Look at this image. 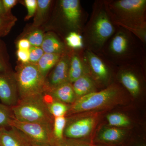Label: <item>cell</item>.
<instances>
[{
	"label": "cell",
	"instance_id": "cell-1",
	"mask_svg": "<svg viewBox=\"0 0 146 146\" xmlns=\"http://www.w3.org/2000/svg\"><path fill=\"white\" fill-rule=\"evenodd\" d=\"M118 68L125 65H146V45L133 33L116 26L114 34L98 53Z\"/></svg>",
	"mask_w": 146,
	"mask_h": 146
},
{
	"label": "cell",
	"instance_id": "cell-2",
	"mask_svg": "<svg viewBox=\"0 0 146 146\" xmlns=\"http://www.w3.org/2000/svg\"><path fill=\"white\" fill-rule=\"evenodd\" d=\"M112 23L131 32L146 45V0H104Z\"/></svg>",
	"mask_w": 146,
	"mask_h": 146
},
{
	"label": "cell",
	"instance_id": "cell-3",
	"mask_svg": "<svg viewBox=\"0 0 146 146\" xmlns=\"http://www.w3.org/2000/svg\"><path fill=\"white\" fill-rule=\"evenodd\" d=\"M116 29L108 13L104 0L95 1L90 18L81 34L84 48L99 53Z\"/></svg>",
	"mask_w": 146,
	"mask_h": 146
},
{
	"label": "cell",
	"instance_id": "cell-4",
	"mask_svg": "<svg viewBox=\"0 0 146 146\" xmlns=\"http://www.w3.org/2000/svg\"><path fill=\"white\" fill-rule=\"evenodd\" d=\"M13 119L23 122L53 124L51 115L44 94L19 100L17 104L11 107Z\"/></svg>",
	"mask_w": 146,
	"mask_h": 146
},
{
	"label": "cell",
	"instance_id": "cell-5",
	"mask_svg": "<svg viewBox=\"0 0 146 146\" xmlns=\"http://www.w3.org/2000/svg\"><path fill=\"white\" fill-rule=\"evenodd\" d=\"M19 100L42 95L45 92L46 79L36 64H23L14 75Z\"/></svg>",
	"mask_w": 146,
	"mask_h": 146
},
{
	"label": "cell",
	"instance_id": "cell-6",
	"mask_svg": "<svg viewBox=\"0 0 146 146\" xmlns=\"http://www.w3.org/2000/svg\"><path fill=\"white\" fill-rule=\"evenodd\" d=\"M119 84L112 83L101 91H96L77 99L70 106L68 113H78L96 110L109 106L122 93Z\"/></svg>",
	"mask_w": 146,
	"mask_h": 146
},
{
	"label": "cell",
	"instance_id": "cell-7",
	"mask_svg": "<svg viewBox=\"0 0 146 146\" xmlns=\"http://www.w3.org/2000/svg\"><path fill=\"white\" fill-rule=\"evenodd\" d=\"M81 54L86 74L98 85L109 86L117 67L112 65L100 54L83 48Z\"/></svg>",
	"mask_w": 146,
	"mask_h": 146
},
{
	"label": "cell",
	"instance_id": "cell-8",
	"mask_svg": "<svg viewBox=\"0 0 146 146\" xmlns=\"http://www.w3.org/2000/svg\"><path fill=\"white\" fill-rule=\"evenodd\" d=\"M9 127L17 129L23 133L31 146H53V124L23 122L11 120Z\"/></svg>",
	"mask_w": 146,
	"mask_h": 146
},
{
	"label": "cell",
	"instance_id": "cell-9",
	"mask_svg": "<svg viewBox=\"0 0 146 146\" xmlns=\"http://www.w3.org/2000/svg\"><path fill=\"white\" fill-rule=\"evenodd\" d=\"M61 20L69 33L82 34L88 14L82 8L79 0H61L59 1Z\"/></svg>",
	"mask_w": 146,
	"mask_h": 146
},
{
	"label": "cell",
	"instance_id": "cell-10",
	"mask_svg": "<svg viewBox=\"0 0 146 146\" xmlns=\"http://www.w3.org/2000/svg\"><path fill=\"white\" fill-rule=\"evenodd\" d=\"M145 65H131L117 68L116 77L118 81L133 96H138L142 90L141 71L145 70Z\"/></svg>",
	"mask_w": 146,
	"mask_h": 146
},
{
	"label": "cell",
	"instance_id": "cell-11",
	"mask_svg": "<svg viewBox=\"0 0 146 146\" xmlns=\"http://www.w3.org/2000/svg\"><path fill=\"white\" fill-rule=\"evenodd\" d=\"M72 50H69L62 56L48 77L46 79L45 92H48L60 84L68 82Z\"/></svg>",
	"mask_w": 146,
	"mask_h": 146
},
{
	"label": "cell",
	"instance_id": "cell-12",
	"mask_svg": "<svg viewBox=\"0 0 146 146\" xmlns=\"http://www.w3.org/2000/svg\"><path fill=\"white\" fill-rule=\"evenodd\" d=\"M96 119L93 117L67 119L64 132V138L83 139L90 134L95 125Z\"/></svg>",
	"mask_w": 146,
	"mask_h": 146
},
{
	"label": "cell",
	"instance_id": "cell-13",
	"mask_svg": "<svg viewBox=\"0 0 146 146\" xmlns=\"http://www.w3.org/2000/svg\"><path fill=\"white\" fill-rule=\"evenodd\" d=\"M19 100L15 76L0 73V101L9 107L16 105Z\"/></svg>",
	"mask_w": 146,
	"mask_h": 146
},
{
	"label": "cell",
	"instance_id": "cell-14",
	"mask_svg": "<svg viewBox=\"0 0 146 146\" xmlns=\"http://www.w3.org/2000/svg\"><path fill=\"white\" fill-rule=\"evenodd\" d=\"M125 135V131L123 129L113 127H105L100 131L95 141L105 146H113L121 143Z\"/></svg>",
	"mask_w": 146,
	"mask_h": 146
},
{
	"label": "cell",
	"instance_id": "cell-15",
	"mask_svg": "<svg viewBox=\"0 0 146 146\" xmlns=\"http://www.w3.org/2000/svg\"><path fill=\"white\" fill-rule=\"evenodd\" d=\"M0 129V146H31L20 131L10 127Z\"/></svg>",
	"mask_w": 146,
	"mask_h": 146
},
{
	"label": "cell",
	"instance_id": "cell-16",
	"mask_svg": "<svg viewBox=\"0 0 146 146\" xmlns=\"http://www.w3.org/2000/svg\"><path fill=\"white\" fill-rule=\"evenodd\" d=\"M44 94H47L53 99L66 104H72L76 100L72 84L69 82L60 84Z\"/></svg>",
	"mask_w": 146,
	"mask_h": 146
},
{
	"label": "cell",
	"instance_id": "cell-17",
	"mask_svg": "<svg viewBox=\"0 0 146 146\" xmlns=\"http://www.w3.org/2000/svg\"><path fill=\"white\" fill-rule=\"evenodd\" d=\"M85 74H86V70L82 57L81 50H72L68 81L72 84Z\"/></svg>",
	"mask_w": 146,
	"mask_h": 146
},
{
	"label": "cell",
	"instance_id": "cell-18",
	"mask_svg": "<svg viewBox=\"0 0 146 146\" xmlns=\"http://www.w3.org/2000/svg\"><path fill=\"white\" fill-rule=\"evenodd\" d=\"M77 99L97 91V86L91 77L85 74L72 83Z\"/></svg>",
	"mask_w": 146,
	"mask_h": 146
},
{
	"label": "cell",
	"instance_id": "cell-19",
	"mask_svg": "<svg viewBox=\"0 0 146 146\" xmlns=\"http://www.w3.org/2000/svg\"><path fill=\"white\" fill-rule=\"evenodd\" d=\"M41 48L44 53L63 54L68 51L65 44L52 33L44 35Z\"/></svg>",
	"mask_w": 146,
	"mask_h": 146
},
{
	"label": "cell",
	"instance_id": "cell-20",
	"mask_svg": "<svg viewBox=\"0 0 146 146\" xmlns=\"http://www.w3.org/2000/svg\"><path fill=\"white\" fill-rule=\"evenodd\" d=\"M63 54L44 53L42 56L36 64L39 72L45 79L50 70L54 67Z\"/></svg>",
	"mask_w": 146,
	"mask_h": 146
},
{
	"label": "cell",
	"instance_id": "cell-21",
	"mask_svg": "<svg viewBox=\"0 0 146 146\" xmlns=\"http://www.w3.org/2000/svg\"><path fill=\"white\" fill-rule=\"evenodd\" d=\"M44 98L49 111L54 118L65 116V114L68 113L70 106H68L67 104L52 98V100H49L46 98L44 96Z\"/></svg>",
	"mask_w": 146,
	"mask_h": 146
},
{
	"label": "cell",
	"instance_id": "cell-22",
	"mask_svg": "<svg viewBox=\"0 0 146 146\" xmlns=\"http://www.w3.org/2000/svg\"><path fill=\"white\" fill-rule=\"evenodd\" d=\"M66 122L67 118L65 116L54 118L52 134L54 141V145L64 139V132Z\"/></svg>",
	"mask_w": 146,
	"mask_h": 146
},
{
	"label": "cell",
	"instance_id": "cell-23",
	"mask_svg": "<svg viewBox=\"0 0 146 146\" xmlns=\"http://www.w3.org/2000/svg\"><path fill=\"white\" fill-rule=\"evenodd\" d=\"M51 3L50 0H37V7L34 19V26H38L42 23L43 19L48 10Z\"/></svg>",
	"mask_w": 146,
	"mask_h": 146
},
{
	"label": "cell",
	"instance_id": "cell-24",
	"mask_svg": "<svg viewBox=\"0 0 146 146\" xmlns=\"http://www.w3.org/2000/svg\"><path fill=\"white\" fill-rule=\"evenodd\" d=\"M65 39L66 46L71 50H78L84 48L83 38L80 33L72 32L65 36Z\"/></svg>",
	"mask_w": 146,
	"mask_h": 146
},
{
	"label": "cell",
	"instance_id": "cell-25",
	"mask_svg": "<svg viewBox=\"0 0 146 146\" xmlns=\"http://www.w3.org/2000/svg\"><path fill=\"white\" fill-rule=\"evenodd\" d=\"M106 118L109 125L113 127H125L130 124L129 118L121 113H111L108 115Z\"/></svg>",
	"mask_w": 146,
	"mask_h": 146
},
{
	"label": "cell",
	"instance_id": "cell-26",
	"mask_svg": "<svg viewBox=\"0 0 146 146\" xmlns=\"http://www.w3.org/2000/svg\"><path fill=\"white\" fill-rule=\"evenodd\" d=\"M13 119L11 108L0 103V129L9 127L11 120Z\"/></svg>",
	"mask_w": 146,
	"mask_h": 146
},
{
	"label": "cell",
	"instance_id": "cell-27",
	"mask_svg": "<svg viewBox=\"0 0 146 146\" xmlns=\"http://www.w3.org/2000/svg\"><path fill=\"white\" fill-rule=\"evenodd\" d=\"M91 143L89 140L64 138L54 146H89Z\"/></svg>",
	"mask_w": 146,
	"mask_h": 146
},
{
	"label": "cell",
	"instance_id": "cell-28",
	"mask_svg": "<svg viewBox=\"0 0 146 146\" xmlns=\"http://www.w3.org/2000/svg\"><path fill=\"white\" fill-rule=\"evenodd\" d=\"M44 35L42 31L36 30L31 33L28 35L27 39L30 43L31 46L41 47Z\"/></svg>",
	"mask_w": 146,
	"mask_h": 146
},
{
	"label": "cell",
	"instance_id": "cell-29",
	"mask_svg": "<svg viewBox=\"0 0 146 146\" xmlns=\"http://www.w3.org/2000/svg\"><path fill=\"white\" fill-rule=\"evenodd\" d=\"M15 18H5L0 17V37L7 35L16 22Z\"/></svg>",
	"mask_w": 146,
	"mask_h": 146
},
{
	"label": "cell",
	"instance_id": "cell-30",
	"mask_svg": "<svg viewBox=\"0 0 146 146\" xmlns=\"http://www.w3.org/2000/svg\"><path fill=\"white\" fill-rule=\"evenodd\" d=\"M44 54L41 47L31 46L29 49V62L36 64Z\"/></svg>",
	"mask_w": 146,
	"mask_h": 146
},
{
	"label": "cell",
	"instance_id": "cell-31",
	"mask_svg": "<svg viewBox=\"0 0 146 146\" xmlns=\"http://www.w3.org/2000/svg\"><path fill=\"white\" fill-rule=\"evenodd\" d=\"M25 3L28 10V14L25 17L26 20H27L35 14L37 7V1L25 0Z\"/></svg>",
	"mask_w": 146,
	"mask_h": 146
},
{
	"label": "cell",
	"instance_id": "cell-32",
	"mask_svg": "<svg viewBox=\"0 0 146 146\" xmlns=\"http://www.w3.org/2000/svg\"><path fill=\"white\" fill-rule=\"evenodd\" d=\"M18 59L23 64L29 63V50H18L17 52Z\"/></svg>",
	"mask_w": 146,
	"mask_h": 146
},
{
	"label": "cell",
	"instance_id": "cell-33",
	"mask_svg": "<svg viewBox=\"0 0 146 146\" xmlns=\"http://www.w3.org/2000/svg\"><path fill=\"white\" fill-rule=\"evenodd\" d=\"M3 5L4 8L5 9L6 13L11 14V9L16 5L18 2V1L16 0H2Z\"/></svg>",
	"mask_w": 146,
	"mask_h": 146
},
{
	"label": "cell",
	"instance_id": "cell-34",
	"mask_svg": "<svg viewBox=\"0 0 146 146\" xmlns=\"http://www.w3.org/2000/svg\"><path fill=\"white\" fill-rule=\"evenodd\" d=\"M31 45L27 39H23L19 40L17 43L18 50H29Z\"/></svg>",
	"mask_w": 146,
	"mask_h": 146
},
{
	"label": "cell",
	"instance_id": "cell-35",
	"mask_svg": "<svg viewBox=\"0 0 146 146\" xmlns=\"http://www.w3.org/2000/svg\"><path fill=\"white\" fill-rule=\"evenodd\" d=\"M0 17L5 18H14L11 14H9L6 13L4 8L2 0H0Z\"/></svg>",
	"mask_w": 146,
	"mask_h": 146
},
{
	"label": "cell",
	"instance_id": "cell-36",
	"mask_svg": "<svg viewBox=\"0 0 146 146\" xmlns=\"http://www.w3.org/2000/svg\"><path fill=\"white\" fill-rule=\"evenodd\" d=\"M6 72V67L3 60L0 56V73Z\"/></svg>",
	"mask_w": 146,
	"mask_h": 146
},
{
	"label": "cell",
	"instance_id": "cell-37",
	"mask_svg": "<svg viewBox=\"0 0 146 146\" xmlns=\"http://www.w3.org/2000/svg\"><path fill=\"white\" fill-rule=\"evenodd\" d=\"M136 146H146V145L145 143H141L138 144Z\"/></svg>",
	"mask_w": 146,
	"mask_h": 146
},
{
	"label": "cell",
	"instance_id": "cell-38",
	"mask_svg": "<svg viewBox=\"0 0 146 146\" xmlns=\"http://www.w3.org/2000/svg\"><path fill=\"white\" fill-rule=\"evenodd\" d=\"M89 146H104L103 145H94V144H93V143H91V145H90Z\"/></svg>",
	"mask_w": 146,
	"mask_h": 146
},
{
	"label": "cell",
	"instance_id": "cell-39",
	"mask_svg": "<svg viewBox=\"0 0 146 146\" xmlns=\"http://www.w3.org/2000/svg\"></svg>",
	"mask_w": 146,
	"mask_h": 146
},
{
	"label": "cell",
	"instance_id": "cell-40",
	"mask_svg": "<svg viewBox=\"0 0 146 146\" xmlns=\"http://www.w3.org/2000/svg\"></svg>",
	"mask_w": 146,
	"mask_h": 146
}]
</instances>
